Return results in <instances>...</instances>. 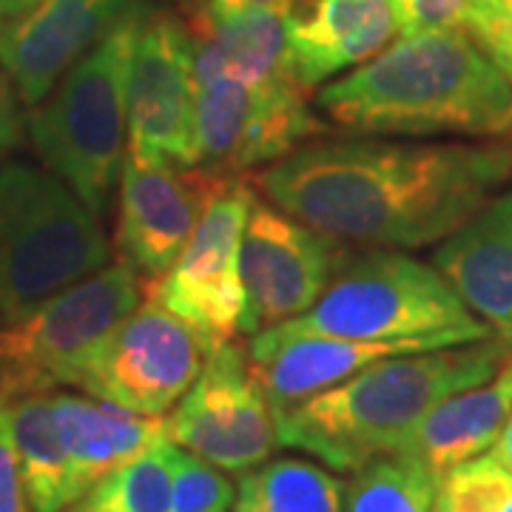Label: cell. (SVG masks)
I'll return each instance as SVG.
<instances>
[{"label": "cell", "mask_w": 512, "mask_h": 512, "mask_svg": "<svg viewBox=\"0 0 512 512\" xmlns=\"http://www.w3.org/2000/svg\"><path fill=\"white\" fill-rule=\"evenodd\" d=\"M234 498H237V487L225 476V470L177 447L171 512H225L234 504Z\"/></svg>", "instance_id": "obj_26"}, {"label": "cell", "mask_w": 512, "mask_h": 512, "mask_svg": "<svg viewBox=\"0 0 512 512\" xmlns=\"http://www.w3.org/2000/svg\"><path fill=\"white\" fill-rule=\"evenodd\" d=\"M194 40L174 12H146L128 66L126 154L143 163L197 165Z\"/></svg>", "instance_id": "obj_12"}, {"label": "cell", "mask_w": 512, "mask_h": 512, "mask_svg": "<svg viewBox=\"0 0 512 512\" xmlns=\"http://www.w3.org/2000/svg\"><path fill=\"white\" fill-rule=\"evenodd\" d=\"M464 32L512 80V6H501L495 0H473Z\"/></svg>", "instance_id": "obj_27"}, {"label": "cell", "mask_w": 512, "mask_h": 512, "mask_svg": "<svg viewBox=\"0 0 512 512\" xmlns=\"http://www.w3.org/2000/svg\"><path fill=\"white\" fill-rule=\"evenodd\" d=\"M399 353L416 350L390 342H356L319 333H293L282 325L256 333L248 345L251 370L276 416L333 384L345 382L362 367Z\"/></svg>", "instance_id": "obj_16"}, {"label": "cell", "mask_w": 512, "mask_h": 512, "mask_svg": "<svg viewBox=\"0 0 512 512\" xmlns=\"http://www.w3.org/2000/svg\"><path fill=\"white\" fill-rule=\"evenodd\" d=\"M436 481L416 461L387 453L345 484V512H433Z\"/></svg>", "instance_id": "obj_23"}, {"label": "cell", "mask_w": 512, "mask_h": 512, "mask_svg": "<svg viewBox=\"0 0 512 512\" xmlns=\"http://www.w3.org/2000/svg\"><path fill=\"white\" fill-rule=\"evenodd\" d=\"M143 299L146 279L117 262L9 319L0 328V399L74 387L111 330Z\"/></svg>", "instance_id": "obj_7"}, {"label": "cell", "mask_w": 512, "mask_h": 512, "mask_svg": "<svg viewBox=\"0 0 512 512\" xmlns=\"http://www.w3.org/2000/svg\"><path fill=\"white\" fill-rule=\"evenodd\" d=\"M493 453L501 458V461H504L507 467H512V416H510V421H507V427L501 430L498 441H495Z\"/></svg>", "instance_id": "obj_32"}, {"label": "cell", "mask_w": 512, "mask_h": 512, "mask_svg": "<svg viewBox=\"0 0 512 512\" xmlns=\"http://www.w3.org/2000/svg\"><path fill=\"white\" fill-rule=\"evenodd\" d=\"M288 72L313 92L376 57L399 35L393 0H293L285 15Z\"/></svg>", "instance_id": "obj_15"}, {"label": "cell", "mask_w": 512, "mask_h": 512, "mask_svg": "<svg viewBox=\"0 0 512 512\" xmlns=\"http://www.w3.org/2000/svg\"><path fill=\"white\" fill-rule=\"evenodd\" d=\"M165 436L225 473H248L279 447L276 413L251 370L248 348L222 342L197 382L165 416Z\"/></svg>", "instance_id": "obj_10"}, {"label": "cell", "mask_w": 512, "mask_h": 512, "mask_svg": "<svg viewBox=\"0 0 512 512\" xmlns=\"http://www.w3.org/2000/svg\"><path fill=\"white\" fill-rule=\"evenodd\" d=\"M177 444L163 439L131 458L114 473L97 481L86 495L120 512H171V481H174Z\"/></svg>", "instance_id": "obj_24"}, {"label": "cell", "mask_w": 512, "mask_h": 512, "mask_svg": "<svg viewBox=\"0 0 512 512\" xmlns=\"http://www.w3.org/2000/svg\"><path fill=\"white\" fill-rule=\"evenodd\" d=\"M185 23L194 40V83L234 80L259 89L291 74L285 15L262 9L211 15L194 6Z\"/></svg>", "instance_id": "obj_19"}, {"label": "cell", "mask_w": 512, "mask_h": 512, "mask_svg": "<svg viewBox=\"0 0 512 512\" xmlns=\"http://www.w3.org/2000/svg\"><path fill=\"white\" fill-rule=\"evenodd\" d=\"M254 197L242 177L228 180L205 208L177 262L146 285V296L200 330L211 345L231 342L242 325L239 245Z\"/></svg>", "instance_id": "obj_11"}, {"label": "cell", "mask_w": 512, "mask_h": 512, "mask_svg": "<svg viewBox=\"0 0 512 512\" xmlns=\"http://www.w3.org/2000/svg\"><path fill=\"white\" fill-rule=\"evenodd\" d=\"M282 328L390 342L416 353L481 342L495 333L436 265L396 251L350 256L311 311L282 322Z\"/></svg>", "instance_id": "obj_4"}, {"label": "cell", "mask_w": 512, "mask_h": 512, "mask_svg": "<svg viewBox=\"0 0 512 512\" xmlns=\"http://www.w3.org/2000/svg\"><path fill=\"white\" fill-rule=\"evenodd\" d=\"M350 256L345 239L316 231L274 202L254 197L239 245L245 293L239 333L256 336L311 311Z\"/></svg>", "instance_id": "obj_9"}, {"label": "cell", "mask_w": 512, "mask_h": 512, "mask_svg": "<svg viewBox=\"0 0 512 512\" xmlns=\"http://www.w3.org/2000/svg\"><path fill=\"white\" fill-rule=\"evenodd\" d=\"M214 348L200 330L146 296L111 330L74 387L131 413L163 419L197 382Z\"/></svg>", "instance_id": "obj_8"}, {"label": "cell", "mask_w": 512, "mask_h": 512, "mask_svg": "<svg viewBox=\"0 0 512 512\" xmlns=\"http://www.w3.org/2000/svg\"><path fill=\"white\" fill-rule=\"evenodd\" d=\"M293 0H202L200 6L211 15H234V12H276V15H288Z\"/></svg>", "instance_id": "obj_30"}, {"label": "cell", "mask_w": 512, "mask_h": 512, "mask_svg": "<svg viewBox=\"0 0 512 512\" xmlns=\"http://www.w3.org/2000/svg\"><path fill=\"white\" fill-rule=\"evenodd\" d=\"M237 512H345V484L305 458H274L242 473Z\"/></svg>", "instance_id": "obj_22"}, {"label": "cell", "mask_w": 512, "mask_h": 512, "mask_svg": "<svg viewBox=\"0 0 512 512\" xmlns=\"http://www.w3.org/2000/svg\"><path fill=\"white\" fill-rule=\"evenodd\" d=\"M507 180L512 134L481 143H308L254 177L296 220L373 248L444 242Z\"/></svg>", "instance_id": "obj_1"}, {"label": "cell", "mask_w": 512, "mask_h": 512, "mask_svg": "<svg viewBox=\"0 0 512 512\" xmlns=\"http://www.w3.org/2000/svg\"><path fill=\"white\" fill-rule=\"evenodd\" d=\"M433 265L478 319L512 336V191L439 242Z\"/></svg>", "instance_id": "obj_17"}, {"label": "cell", "mask_w": 512, "mask_h": 512, "mask_svg": "<svg viewBox=\"0 0 512 512\" xmlns=\"http://www.w3.org/2000/svg\"><path fill=\"white\" fill-rule=\"evenodd\" d=\"M32 3H37V0H0V20L15 18L23 9H29Z\"/></svg>", "instance_id": "obj_33"}, {"label": "cell", "mask_w": 512, "mask_h": 512, "mask_svg": "<svg viewBox=\"0 0 512 512\" xmlns=\"http://www.w3.org/2000/svg\"><path fill=\"white\" fill-rule=\"evenodd\" d=\"M57 430L72 461V478L77 501L92 490L97 481L143 456L165 436V416H140L103 399H86L74 393H55Z\"/></svg>", "instance_id": "obj_20"}, {"label": "cell", "mask_w": 512, "mask_h": 512, "mask_svg": "<svg viewBox=\"0 0 512 512\" xmlns=\"http://www.w3.org/2000/svg\"><path fill=\"white\" fill-rule=\"evenodd\" d=\"M134 3L106 35L63 74L60 86L32 114V143L80 200L103 214L128 140V66L146 18Z\"/></svg>", "instance_id": "obj_5"}, {"label": "cell", "mask_w": 512, "mask_h": 512, "mask_svg": "<svg viewBox=\"0 0 512 512\" xmlns=\"http://www.w3.org/2000/svg\"><path fill=\"white\" fill-rule=\"evenodd\" d=\"M433 512H512V467L493 450L456 464L436 481Z\"/></svg>", "instance_id": "obj_25"}, {"label": "cell", "mask_w": 512, "mask_h": 512, "mask_svg": "<svg viewBox=\"0 0 512 512\" xmlns=\"http://www.w3.org/2000/svg\"><path fill=\"white\" fill-rule=\"evenodd\" d=\"M512 416V356L493 379L458 390L439 402L393 450L441 478L456 464L495 447Z\"/></svg>", "instance_id": "obj_18"}, {"label": "cell", "mask_w": 512, "mask_h": 512, "mask_svg": "<svg viewBox=\"0 0 512 512\" xmlns=\"http://www.w3.org/2000/svg\"><path fill=\"white\" fill-rule=\"evenodd\" d=\"M510 356L512 336L493 333L456 348L379 359L279 413V447L308 453L330 470L356 473L393 453L447 396L493 379Z\"/></svg>", "instance_id": "obj_3"}, {"label": "cell", "mask_w": 512, "mask_h": 512, "mask_svg": "<svg viewBox=\"0 0 512 512\" xmlns=\"http://www.w3.org/2000/svg\"><path fill=\"white\" fill-rule=\"evenodd\" d=\"M316 106L333 126L356 134H512V80L464 29L399 37L328 83Z\"/></svg>", "instance_id": "obj_2"}, {"label": "cell", "mask_w": 512, "mask_h": 512, "mask_svg": "<svg viewBox=\"0 0 512 512\" xmlns=\"http://www.w3.org/2000/svg\"><path fill=\"white\" fill-rule=\"evenodd\" d=\"M0 512H32L20 476L18 456L3 421V410H0Z\"/></svg>", "instance_id": "obj_29"}, {"label": "cell", "mask_w": 512, "mask_h": 512, "mask_svg": "<svg viewBox=\"0 0 512 512\" xmlns=\"http://www.w3.org/2000/svg\"><path fill=\"white\" fill-rule=\"evenodd\" d=\"M0 100H6V94H3V86H0Z\"/></svg>", "instance_id": "obj_34"}, {"label": "cell", "mask_w": 512, "mask_h": 512, "mask_svg": "<svg viewBox=\"0 0 512 512\" xmlns=\"http://www.w3.org/2000/svg\"><path fill=\"white\" fill-rule=\"evenodd\" d=\"M128 6L131 0H37L0 20V69L20 100L40 106Z\"/></svg>", "instance_id": "obj_14"}, {"label": "cell", "mask_w": 512, "mask_h": 512, "mask_svg": "<svg viewBox=\"0 0 512 512\" xmlns=\"http://www.w3.org/2000/svg\"><path fill=\"white\" fill-rule=\"evenodd\" d=\"M234 177L202 165L143 163L126 154L120 165V202L114 251L137 276L157 282L183 254L205 208Z\"/></svg>", "instance_id": "obj_13"}, {"label": "cell", "mask_w": 512, "mask_h": 512, "mask_svg": "<svg viewBox=\"0 0 512 512\" xmlns=\"http://www.w3.org/2000/svg\"><path fill=\"white\" fill-rule=\"evenodd\" d=\"M32 512H69L77 504L72 461L57 430L52 390L0 399Z\"/></svg>", "instance_id": "obj_21"}, {"label": "cell", "mask_w": 512, "mask_h": 512, "mask_svg": "<svg viewBox=\"0 0 512 512\" xmlns=\"http://www.w3.org/2000/svg\"><path fill=\"white\" fill-rule=\"evenodd\" d=\"M100 214L49 168H0V319H18L49 296L109 265Z\"/></svg>", "instance_id": "obj_6"}, {"label": "cell", "mask_w": 512, "mask_h": 512, "mask_svg": "<svg viewBox=\"0 0 512 512\" xmlns=\"http://www.w3.org/2000/svg\"><path fill=\"white\" fill-rule=\"evenodd\" d=\"M473 0H393L399 37L464 29Z\"/></svg>", "instance_id": "obj_28"}, {"label": "cell", "mask_w": 512, "mask_h": 512, "mask_svg": "<svg viewBox=\"0 0 512 512\" xmlns=\"http://www.w3.org/2000/svg\"><path fill=\"white\" fill-rule=\"evenodd\" d=\"M15 140V114L9 109V100H0V154Z\"/></svg>", "instance_id": "obj_31"}]
</instances>
